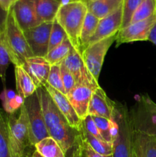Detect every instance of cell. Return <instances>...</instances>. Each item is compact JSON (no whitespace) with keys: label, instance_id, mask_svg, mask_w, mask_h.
<instances>
[{"label":"cell","instance_id":"43","mask_svg":"<svg viewBox=\"0 0 156 157\" xmlns=\"http://www.w3.org/2000/svg\"><path fill=\"white\" fill-rule=\"evenodd\" d=\"M57 1L60 2L61 3V5H63V4H65V3L69 2L70 1H73V0H57Z\"/></svg>","mask_w":156,"mask_h":157},{"label":"cell","instance_id":"8","mask_svg":"<svg viewBox=\"0 0 156 157\" xmlns=\"http://www.w3.org/2000/svg\"><path fill=\"white\" fill-rule=\"evenodd\" d=\"M116 35L105 38L86 48L81 53L87 68L93 79L98 82L104 58L110 46L116 41Z\"/></svg>","mask_w":156,"mask_h":157},{"label":"cell","instance_id":"11","mask_svg":"<svg viewBox=\"0 0 156 157\" xmlns=\"http://www.w3.org/2000/svg\"><path fill=\"white\" fill-rule=\"evenodd\" d=\"M61 63L72 74L74 78L76 85H81V84L99 85V83L93 79L91 74L89 72L88 69L86 67L81 53L73 47L70 49L67 58Z\"/></svg>","mask_w":156,"mask_h":157},{"label":"cell","instance_id":"44","mask_svg":"<svg viewBox=\"0 0 156 157\" xmlns=\"http://www.w3.org/2000/svg\"><path fill=\"white\" fill-rule=\"evenodd\" d=\"M86 1H90V2H92V1H96V0H86Z\"/></svg>","mask_w":156,"mask_h":157},{"label":"cell","instance_id":"36","mask_svg":"<svg viewBox=\"0 0 156 157\" xmlns=\"http://www.w3.org/2000/svg\"><path fill=\"white\" fill-rule=\"evenodd\" d=\"M83 130L87 131V133H90V134L93 135V136H96V137L102 139L100 133H99V130H98L97 127H96V124H95L94 121H93V117H92V116H90V115H88V116L83 121Z\"/></svg>","mask_w":156,"mask_h":157},{"label":"cell","instance_id":"4","mask_svg":"<svg viewBox=\"0 0 156 157\" xmlns=\"http://www.w3.org/2000/svg\"><path fill=\"white\" fill-rule=\"evenodd\" d=\"M3 33L11 62L14 65L22 66L27 58L34 56L26 41L24 32L15 20L12 9L9 11Z\"/></svg>","mask_w":156,"mask_h":157},{"label":"cell","instance_id":"29","mask_svg":"<svg viewBox=\"0 0 156 157\" xmlns=\"http://www.w3.org/2000/svg\"><path fill=\"white\" fill-rule=\"evenodd\" d=\"M11 62L9 50L5 41L3 30L0 31V78L3 84L6 83V71Z\"/></svg>","mask_w":156,"mask_h":157},{"label":"cell","instance_id":"32","mask_svg":"<svg viewBox=\"0 0 156 157\" xmlns=\"http://www.w3.org/2000/svg\"><path fill=\"white\" fill-rule=\"evenodd\" d=\"M47 84L55 90L65 94V90H64L62 78H61L60 64L51 65L50 67V73H49L48 78H47Z\"/></svg>","mask_w":156,"mask_h":157},{"label":"cell","instance_id":"1","mask_svg":"<svg viewBox=\"0 0 156 157\" xmlns=\"http://www.w3.org/2000/svg\"><path fill=\"white\" fill-rule=\"evenodd\" d=\"M36 92L41 103L49 136L58 143L65 157H68L80 142L81 131L75 130L68 124L45 87H39Z\"/></svg>","mask_w":156,"mask_h":157},{"label":"cell","instance_id":"9","mask_svg":"<svg viewBox=\"0 0 156 157\" xmlns=\"http://www.w3.org/2000/svg\"><path fill=\"white\" fill-rule=\"evenodd\" d=\"M156 23V15L143 21L128 25L116 35V47L122 44L139 41H148L151 29Z\"/></svg>","mask_w":156,"mask_h":157},{"label":"cell","instance_id":"26","mask_svg":"<svg viewBox=\"0 0 156 157\" xmlns=\"http://www.w3.org/2000/svg\"><path fill=\"white\" fill-rule=\"evenodd\" d=\"M101 136L105 141L113 144L117 130V125L114 121L97 116H92Z\"/></svg>","mask_w":156,"mask_h":157},{"label":"cell","instance_id":"22","mask_svg":"<svg viewBox=\"0 0 156 157\" xmlns=\"http://www.w3.org/2000/svg\"><path fill=\"white\" fill-rule=\"evenodd\" d=\"M0 157H15L9 133L8 114L0 108Z\"/></svg>","mask_w":156,"mask_h":157},{"label":"cell","instance_id":"23","mask_svg":"<svg viewBox=\"0 0 156 157\" xmlns=\"http://www.w3.org/2000/svg\"><path fill=\"white\" fill-rule=\"evenodd\" d=\"M99 21V18L94 15L90 12H87L80 35V49L81 53L87 47L90 38L96 32Z\"/></svg>","mask_w":156,"mask_h":157},{"label":"cell","instance_id":"10","mask_svg":"<svg viewBox=\"0 0 156 157\" xmlns=\"http://www.w3.org/2000/svg\"><path fill=\"white\" fill-rule=\"evenodd\" d=\"M52 23L44 22L24 31V35L35 57L44 58L48 52L49 38Z\"/></svg>","mask_w":156,"mask_h":157},{"label":"cell","instance_id":"7","mask_svg":"<svg viewBox=\"0 0 156 157\" xmlns=\"http://www.w3.org/2000/svg\"><path fill=\"white\" fill-rule=\"evenodd\" d=\"M24 106L28 120L31 144L32 147H35L41 140L49 136L37 92L24 99Z\"/></svg>","mask_w":156,"mask_h":157},{"label":"cell","instance_id":"25","mask_svg":"<svg viewBox=\"0 0 156 157\" xmlns=\"http://www.w3.org/2000/svg\"><path fill=\"white\" fill-rule=\"evenodd\" d=\"M83 139L85 142L99 154L102 156H112L113 154V144L108 143L104 140L96 137L84 130L81 131Z\"/></svg>","mask_w":156,"mask_h":157},{"label":"cell","instance_id":"16","mask_svg":"<svg viewBox=\"0 0 156 157\" xmlns=\"http://www.w3.org/2000/svg\"><path fill=\"white\" fill-rule=\"evenodd\" d=\"M12 10L18 26L23 32L41 24L32 0H18Z\"/></svg>","mask_w":156,"mask_h":157},{"label":"cell","instance_id":"30","mask_svg":"<svg viewBox=\"0 0 156 157\" xmlns=\"http://www.w3.org/2000/svg\"><path fill=\"white\" fill-rule=\"evenodd\" d=\"M66 38H67L66 32H64L61 25L58 22V21L54 19L52 23L51 30L50 33L48 52L61 44Z\"/></svg>","mask_w":156,"mask_h":157},{"label":"cell","instance_id":"13","mask_svg":"<svg viewBox=\"0 0 156 157\" xmlns=\"http://www.w3.org/2000/svg\"><path fill=\"white\" fill-rule=\"evenodd\" d=\"M116 104L107 97L103 89L99 86L92 94L88 108V114L106 119L114 120Z\"/></svg>","mask_w":156,"mask_h":157},{"label":"cell","instance_id":"40","mask_svg":"<svg viewBox=\"0 0 156 157\" xmlns=\"http://www.w3.org/2000/svg\"><path fill=\"white\" fill-rule=\"evenodd\" d=\"M148 41H151L156 46V23L151 29L149 37H148Z\"/></svg>","mask_w":156,"mask_h":157},{"label":"cell","instance_id":"27","mask_svg":"<svg viewBox=\"0 0 156 157\" xmlns=\"http://www.w3.org/2000/svg\"><path fill=\"white\" fill-rule=\"evenodd\" d=\"M73 48L68 38H66L61 44L47 52L44 57L50 65L59 64L67 58L70 49Z\"/></svg>","mask_w":156,"mask_h":157},{"label":"cell","instance_id":"19","mask_svg":"<svg viewBox=\"0 0 156 157\" xmlns=\"http://www.w3.org/2000/svg\"><path fill=\"white\" fill-rule=\"evenodd\" d=\"M86 1V0H85ZM88 12L99 19L114 13L122 6L123 0H96L86 1Z\"/></svg>","mask_w":156,"mask_h":157},{"label":"cell","instance_id":"38","mask_svg":"<svg viewBox=\"0 0 156 157\" xmlns=\"http://www.w3.org/2000/svg\"><path fill=\"white\" fill-rule=\"evenodd\" d=\"M9 12L5 10L1 6H0V30H3L6 25V19H7Z\"/></svg>","mask_w":156,"mask_h":157},{"label":"cell","instance_id":"21","mask_svg":"<svg viewBox=\"0 0 156 157\" xmlns=\"http://www.w3.org/2000/svg\"><path fill=\"white\" fill-rule=\"evenodd\" d=\"M15 75L17 94L23 99H26L36 92L38 87L21 66H15Z\"/></svg>","mask_w":156,"mask_h":157},{"label":"cell","instance_id":"17","mask_svg":"<svg viewBox=\"0 0 156 157\" xmlns=\"http://www.w3.org/2000/svg\"><path fill=\"white\" fill-rule=\"evenodd\" d=\"M21 67L30 75L38 88L44 87L47 84L51 65L44 58L31 57L25 60Z\"/></svg>","mask_w":156,"mask_h":157},{"label":"cell","instance_id":"31","mask_svg":"<svg viewBox=\"0 0 156 157\" xmlns=\"http://www.w3.org/2000/svg\"><path fill=\"white\" fill-rule=\"evenodd\" d=\"M142 0H123L122 3V23L121 29L127 27L131 22L132 17ZM120 29V30H121Z\"/></svg>","mask_w":156,"mask_h":157},{"label":"cell","instance_id":"34","mask_svg":"<svg viewBox=\"0 0 156 157\" xmlns=\"http://www.w3.org/2000/svg\"><path fill=\"white\" fill-rule=\"evenodd\" d=\"M60 66H61V78H62L64 88L65 90V94L67 95V94H68L76 86V82L72 74L62 63L60 64Z\"/></svg>","mask_w":156,"mask_h":157},{"label":"cell","instance_id":"14","mask_svg":"<svg viewBox=\"0 0 156 157\" xmlns=\"http://www.w3.org/2000/svg\"><path fill=\"white\" fill-rule=\"evenodd\" d=\"M122 23V8L105 18L99 19L96 32L88 43L89 45L105 38L117 35L120 31Z\"/></svg>","mask_w":156,"mask_h":157},{"label":"cell","instance_id":"28","mask_svg":"<svg viewBox=\"0 0 156 157\" xmlns=\"http://www.w3.org/2000/svg\"><path fill=\"white\" fill-rule=\"evenodd\" d=\"M155 15L156 0H142L141 4L133 14L130 24L143 21Z\"/></svg>","mask_w":156,"mask_h":157},{"label":"cell","instance_id":"18","mask_svg":"<svg viewBox=\"0 0 156 157\" xmlns=\"http://www.w3.org/2000/svg\"><path fill=\"white\" fill-rule=\"evenodd\" d=\"M134 145L136 157H156L155 136L135 130Z\"/></svg>","mask_w":156,"mask_h":157},{"label":"cell","instance_id":"20","mask_svg":"<svg viewBox=\"0 0 156 157\" xmlns=\"http://www.w3.org/2000/svg\"><path fill=\"white\" fill-rule=\"evenodd\" d=\"M40 22H53L61 3L57 0H32Z\"/></svg>","mask_w":156,"mask_h":157},{"label":"cell","instance_id":"42","mask_svg":"<svg viewBox=\"0 0 156 157\" xmlns=\"http://www.w3.org/2000/svg\"><path fill=\"white\" fill-rule=\"evenodd\" d=\"M32 157H43V156H41V155L36 151V150H35V151L32 153Z\"/></svg>","mask_w":156,"mask_h":157},{"label":"cell","instance_id":"2","mask_svg":"<svg viewBox=\"0 0 156 157\" xmlns=\"http://www.w3.org/2000/svg\"><path fill=\"white\" fill-rule=\"evenodd\" d=\"M87 12L85 0H73L61 5L55 18L66 32L72 46L79 52L80 35Z\"/></svg>","mask_w":156,"mask_h":157},{"label":"cell","instance_id":"37","mask_svg":"<svg viewBox=\"0 0 156 157\" xmlns=\"http://www.w3.org/2000/svg\"><path fill=\"white\" fill-rule=\"evenodd\" d=\"M16 94H17L13 90L8 89L6 87H4L2 91L0 93V100L2 101V104H5V103L9 101L11 99L15 98Z\"/></svg>","mask_w":156,"mask_h":157},{"label":"cell","instance_id":"45","mask_svg":"<svg viewBox=\"0 0 156 157\" xmlns=\"http://www.w3.org/2000/svg\"><path fill=\"white\" fill-rule=\"evenodd\" d=\"M0 31H2V30H0Z\"/></svg>","mask_w":156,"mask_h":157},{"label":"cell","instance_id":"24","mask_svg":"<svg viewBox=\"0 0 156 157\" xmlns=\"http://www.w3.org/2000/svg\"><path fill=\"white\" fill-rule=\"evenodd\" d=\"M34 147L43 157H65L61 146L50 136L41 140Z\"/></svg>","mask_w":156,"mask_h":157},{"label":"cell","instance_id":"39","mask_svg":"<svg viewBox=\"0 0 156 157\" xmlns=\"http://www.w3.org/2000/svg\"><path fill=\"white\" fill-rule=\"evenodd\" d=\"M18 0H0V6L3 8L6 11L9 12L14 5L18 2Z\"/></svg>","mask_w":156,"mask_h":157},{"label":"cell","instance_id":"41","mask_svg":"<svg viewBox=\"0 0 156 157\" xmlns=\"http://www.w3.org/2000/svg\"><path fill=\"white\" fill-rule=\"evenodd\" d=\"M21 157H32V154H30V153H29L28 150H27L24 153H23L22 156Z\"/></svg>","mask_w":156,"mask_h":157},{"label":"cell","instance_id":"12","mask_svg":"<svg viewBox=\"0 0 156 157\" xmlns=\"http://www.w3.org/2000/svg\"><path fill=\"white\" fill-rule=\"evenodd\" d=\"M99 86L95 84L76 85L66 95L76 114L82 121L89 115L88 108L92 94Z\"/></svg>","mask_w":156,"mask_h":157},{"label":"cell","instance_id":"35","mask_svg":"<svg viewBox=\"0 0 156 157\" xmlns=\"http://www.w3.org/2000/svg\"><path fill=\"white\" fill-rule=\"evenodd\" d=\"M24 99H23L18 94L15 98L11 99L8 102L2 104L3 110L8 114H13L20 110L22 105L24 104Z\"/></svg>","mask_w":156,"mask_h":157},{"label":"cell","instance_id":"15","mask_svg":"<svg viewBox=\"0 0 156 157\" xmlns=\"http://www.w3.org/2000/svg\"><path fill=\"white\" fill-rule=\"evenodd\" d=\"M44 87L48 92L50 96L51 97L52 100L58 107V110L62 113L64 118L67 120L68 124L75 130L80 132L82 131L83 121L80 119L78 115L76 114V111L72 107L71 104L70 103L67 96L58 91V90L54 89L53 87H51L47 84L44 86Z\"/></svg>","mask_w":156,"mask_h":157},{"label":"cell","instance_id":"33","mask_svg":"<svg viewBox=\"0 0 156 157\" xmlns=\"http://www.w3.org/2000/svg\"><path fill=\"white\" fill-rule=\"evenodd\" d=\"M68 157H112V156H102L99 154L85 142L83 137H81L80 144L76 146V148L73 150L71 154Z\"/></svg>","mask_w":156,"mask_h":157},{"label":"cell","instance_id":"5","mask_svg":"<svg viewBox=\"0 0 156 157\" xmlns=\"http://www.w3.org/2000/svg\"><path fill=\"white\" fill-rule=\"evenodd\" d=\"M8 122L14 154L15 157H21L32 147L29 136L28 120L24 104L18 112L8 114Z\"/></svg>","mask_w":156,"mask_h":157},{"label":"cell","instance_id":"3","mask_svg":"<svg viewBox=\"0 0 156 157\" xmlns=\"http://www.w3.org/2000/svg\"><path fill=\"white\" fill-rule=\"evenodd\" d=\"M117 130L113 142L112 157H136L134 145L135 130L130 111L121 104H116L114 120Z\"/></svg>","mask_w":156,"mask_h":157},{"label":"cell","instance_id":"6","mask_svg":"<svg viewBox=\"0 0 156 157\" xmlns=\"http://www.w3.org/2000/svg\"><path fill=\"white\" fill-rule=\"evenodd\" d=\"M130 117L135 130L156 137V104L149 97H139Z\"/></svg>","mask_w":156,"mask_h":157}]
</instances>
